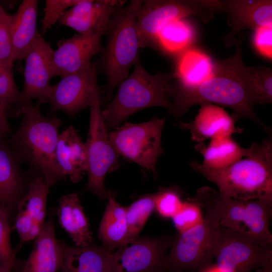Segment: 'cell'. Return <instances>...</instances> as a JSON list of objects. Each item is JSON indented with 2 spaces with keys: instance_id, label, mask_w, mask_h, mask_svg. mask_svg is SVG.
<instances>
[{
  "instance_id": "1",
  "label": "cell",
  "mask_w": 272,
  "mask_h": 272,
  "mask_svg": "<svg viewBox=\"0 0 272 272\" xmlns=\"http://www.w3.org/2000/svg\"><path fill=\"white\" fill-rule=\"evenodd\" d=\"M238 38L232 56L214 61V74L209 80L193 87L171 84L169 96L173 99L172 114L180 117L193 105L216 104L230 108L236 120L246 118L256 122L266 131L270 129L254 112L256 95L243 61L240 34Z\"/></svg>"
},
{
  "instance_id": "2",
  "label": "cell",
  "mask_w": 272,
  "mask_h": 272,
  "mask_svg": "<svg viewBox=\"0 0 272 272\" xmlns=\"http://www.w3.org/2000/svg\"><path fill=\"white\" fill-rule=\"evenodd\" d=\"M251 153L221 169H211L193 160L190 167L217 187L226 198L272 199V140L269 137L250 146Z\"/></svg>"
},
{
  "instance_id": "3",
  "label": "cell",
  "mask_w": 272,
  "mask_h": 272,
  "mask_svg": "<svg viewBox=\"0 0 272 272\" xmlns=\"http://www.w3.org/2000/svg\"><path fill=\"white\" fill-rule=\"evenodd\" d=\"M21 112V123L8 141L21 162L28 166L30 172L43 177L50 187L66 178L55 157L62 122L55 115L43 116L38 106L31 103L22 107Z\"/></svg>"
},
{
  "instance_id": "4",
  "label": "cell",
  "mask_w": 272,
  "mask_h": 272,
  "mask_svg": "<svg viewBox=\"0 0 272 272\" xmlns=\"http://www.w3.org/2000/svg\"><path fill=\"white\" fill-rule=\"evenodd\" d=\"M131 75L117 87L116 95L103 110L107 129L117 127L133 113L146 108L160 106L171 113L172 103L166 98L171 84L177 78L175 72L151 75L143 67L140 59Z\"/></svg>"
},
{
  "instance_id": "5",
  "label": "cell",
  "mask_w": 272,
  "mask_h": 272,
  "mask_svg": "<svg viewBox=\"0 0 272 272\" xmlns=\"http://www.w3.org/2000/svg\"><path fill=\"white\" fill-rule=\"evenodd\" d=\"M143 3L141 0L131 1L109 20L106 46L99 61L107 79V97L128 77L129 69L140 59L137 20Z\"/></svg>"
},
{
  "instance_id": "6",
  "label": "cell",
  "mask_w": 272,
  "mask_h": 272,
  "mask_svg": "<svg viewBox=\"0 0 272 272\" xmlns=\"http://www.w3.org/2000/svg\"><path fill=\"white\" fill-rule=\"evenodd\" d=\"M193 199L199 205H207L214 208L219 215L220 226L262 244L272 245L269 228L272 199L224 198L218 191L208 186L197 189Z\"/></svg>"
},
{
  "instance_id": "7",
  "label": "cell",
  "mask_w": 272,
  "mask_h": 272,
  "mask_svg": "<svg viewBox=\"0 0 272 272\" xmlns=\"http://www.w3.org/2000/svg\"><path fill=\"white\" fill-rule=\"evenodd\" d=\"M206 212L202 222L173 238L165 261L168 272L196 271L214 263L213 249L220 224L216 211L200 206Z\"/></svg>"
},
{
  "instance_id": "8",
  "label": "cell",
  "mask_w": 272,
  "mask_h": 272,
  "mask_svg": "<svg viewBox=\"0 0 272 272\" xmlns=\"http://www.w3.org/2000/svg\"><path fill=\"white\" fill-rule=\"evenodd\" d=\"M217 11H224L222 1L145 0L137 20L140 47L153 45L159 31L172 21L195 16L207 23Z\"/></svg>"
},
{
  "instance_id": "9",
  "label": "cell",
  "mask_w": 272,
  "mask_h": 272,
  "mask_svg": "<svg viewBox=\"0 0 272 272\" xmlns=\"http://www.w3.org/2000/svg\"><path fill=\"white\" fill-rule=\"evenodd\" d=\"M165 121L155 116L142 123L126 122L108 133V138L119 155L143 169L155 171L163 152L161 137Z\"/></svg>"
},
{
  "instance_id": "10",
  "label": "cell",
  "mask_w": 272,
  "mask_h": 272,
  "mask_svg": "<svg viewBox=\"0 0 272 272\" xmlns=\"http://www.w3.org/2000/svg\"><path fill=\"white\" fill-rule=\"evenodd\" d=\"M101 100V97H98L90 107L89 128L85 143L88 175L86 190L105 200L107 198L108 192L104 187V179L107 173L118 166L119 155L108 138Z\"/></svg>"
},
{
  "instance_id": "11",
  "label": "cell",
  "mask_w": 272,
  "mask_h": 272,
  "mask_svg": "<svg viewBox=\"0 0 272 272\" xmlns=\"http://www.w3.org/2000/svg\"><path fill=\"white\" fill-rule=\"evenodd\" d=\"M213 256L220 272H252L272 265V245L262 244L220 225Z\"/></svg>"
},
{
  "instance_id": "12",
  "label": "cell",
  "mask_w": 272,
  "mask_h": 272,
  "mask_svg": "<svg viewBox=\"0 0 272 272\" xmlns=\"http://www.w3.org/2000/svg\"><path fill=\"white\" fill-rule=\"evenodd\" d=\"M173 238H135L112 252L109 272H150L165 269L166 256Z\"/></svg>"
},
{
  "instance_id": "13",
  "label": "cell",
  "mask_w": 272,
  "mask_h": 272,
  "mask_svg": "<svg viewBox=\"0 0 272 272\" xmlns=\"http://www.w3.org/2000/svg\"><path fill=\"white\" fill-rule=\"evenodd\" d=\"M97 76V68L91 63L51 86L49 100L51 111H62L72 117L82 109L91 107L101 97Z\"/></svg>"
},
{
  "instance_id": "14",
  "label": "cell",
  "mask_w": 272,
  "mask_h": 272,
  "mask_svg": "<svg viewBox=\"0 0 272 272\" xmlns=\"http://www.w3.org/2000/svg\"><path fill=\"white\" fill-rule=\"evenodd\" d=\"M53 53L49 43L38 32L24 58V84L19 99L20 112L22 107L31 103L32 99L37 100L39 103L49 102Z\"/></svg>"
},
{
  "instance_id": "15",
  "label": "cell",
  "mask_w": 272,
  "mask_h": 272,
  "mask_svg": "<svg viewBox=\"0 0 272 272\" xmlns=\"http://www.w3.org/2000/svg\"><path fill=\"white\" fill-rule=\"evenodd\" d=\"M106 32L100 31L90 36L76 34L59 41L51 63V78H62L89 66L92 57L103 49L101 37Z\"/></svg>"
},
{
  "instance_id": "16",
  "label": "cell",
  "mask_w": 272,
  "mask_h": 272,
  "mask_svg": "<svg viewBox=\"0 0 272 272\" xmlns=\"http://www.w3.org/2000/svg\"><path fill=\"white\" fill-rule=\"evenodd\" d=\"M124 3L115 0H81L66 10L58 21L60 25L70 27L84 36L100 31L106 32L111 17Z\"/></svg>"
},
{
  "instance_id": "17",
  "label": "cell",
  "mask_w": 272,
  "mask_h": 272,
  "mask_svg": "<svg viewBox=\"0 0 272 272\" xmlns=\"http://www.w3.org/2000/svg\"><path fill=\"white\" fill-rule=\"evenodd\" d=\"M229 16L231 30L224 38L226 46L237 44L236 36L243 30H255L272 25L271 0H226L222 1Z\"/></svg>"
},
{
  "instance_id": "18",
  "label": "cell",
  "mask_w": 272,
  "mask_h": 272,
  "mask_svg": "<svg viewBox=\"0 0 272 272\" xmlns=\"http://www.w3.org/2000/svg\"><path fill=\"white\" fill-rule=\"evenodd\" d=\"M200 106L192 121L181 122L179 125L181 129L189 131L193 141L202 144L208 139L231 136L234 133L242 131L241 128L236 127V120L224 108L210 103L202 104Z\"/></svg>"
},
{
  "instance_id": "19",
  "label": "cell",
  "mask_w": 272,
  "mask_h": 272,
  "mask_svg": "<svg viewBox=\"0 0 272 272\" xmlns=\"http://www.w3.org/2000/svg\"><path fill=\"white\" fill-rule=\"evenodd\" d=\"M22 163L7 137H0V206L10 209L18 205L26 193L28 182L25 180Z\"/></svg>"
},
{
  "instance_id": "20",
  "label": "cell",
  "mask_w": 272,
  "mask_h": 272,
  "mask_svg": "<svg viewBox=\"0 0 272 272\" xmlns=\"http://www.w3.org/2000/svg\"><path fill=\"white\" fill-rule=\"evenodd\" d=\"M63 246L56 240L50 217L35 238L33 248L22 272H57L63 259Z\"/></svg>"
},
{
  "instance_id": "21",
  "label": "cell",
  "mask_w": 272,
  "mask_h": 272,
  "mask_svg": "<svg viewBox=\"0 0 272 272\" xmlns=\"http://www.w3.org/2000/svg\"><path fill=\"white\" fill-rule=\"evenodd\" d=\"M57 164L63 174L73 183L81 180L87 171L85 143L72 126L59 133L55 150Z\"/></svg>"
},
{
  "instance_id": "22",
  "label": "cell",
  "mask_w": 272,
  "mask_h": 272,
  "mask_svg": "<svg viewBox=\"0 0 272 272\" xmlns=\"http://www.w3.org/2000/svg\"><path fill=\"white\" fill-rule=\"evenodd\" d=\"M38 4L37 0H24L12 17L11 37L14 61L25 58L38 33Z\"/></svg>"
},
{
  "instance_id": "23",
  "label": "cell",
  "mask_w": 272,
  "mask_h": 272,
  "mask_svg": "<svg viewBox=\"0 0 272 272\" xmlns=\"http://www.w3.org/2000/svg\"><path fill=\"white\" fill-rule=\"evenodd\" d=\"M57 214L60 226L75 246H85L92 243L88 220L77 193L67 194L59 199Z\"/></svg>"
},
{
  "instance_id": "24",
  "label": "cell",
  "mask_w": 272,
  "mask_h": 272,
  "mask_svg": "<svg viewBox=\"0 0 272 272\" xmlns=\"http://www.w3.org/2000/svg\"><path fill=\"white\" fill-rule=\"evenodd\" d=\"M104 246H63V259L60 272H109L112 254Z\"/></svg>"
},
{
  "instance_id": "25",
  "label": "cell",
  "mask_w": 272,
  "mask_h": 272,
  "mask_svg": "<svg viewBox=\"0 0 272 272\" xmlns=\"http://www.w3.org/2000/svg\"><path fill=\"white\" fill-rule=\"evenodd\" d=\"M203 156L201 164L211 169H221L228 167L240 159L248 156L251 148H244L231 136H223L210 140L207 146L198 144L196 147Z\"/></svg>"
},
{
  "instance_id": "26",
  "label": "cell",
  "mask_w": 272,
  "mask_h": 272,
  "mask_svg": "<svg viewBox=\"0 0 272 272\" xmlns=\"http://www.w3.org/2000/svg\"><path fill=\"white\" fill-rule=\"evenodd\" d=\"M108 203L100 224L98 235L104 247L112 252L126 241L127 225L125 208L108 192Z\"/></svg>"
},
{
  "instance_id": "27",
  "label": "cell",
  "mask_w": 272,
  "mask_h": 272,
  "mask_svg": "<svg viewBox=\"0 0 272 272\" xmlns=\"http://www.w3.org/2000/svg\"><path fill=\"white\" fill-rule=\"evenodd\" d=\"M214 70V61L210 56L197 49L189 50L178 61L175 85L182 87L198 86L212 77Z\"/></svg>"
},
{
  "instance_id": "28",
  "label": "cell",
  "mask_w": 272,
  "mask_h": 272,
  "mask_svg": "<svg viewBox=\"0 0 272 272\" xmlns=\"http://www.w3.org/2000/svg\"><path fill=\"white\" fill-rule=\"evenodd\" d=\"M49 186L44 179L34 176L28 182L26 192L18 205V211L29 215L35 223L44 224Z\"/></svg>"
},
{
  "instance_id": "29",
  "label": "cell",
  "mask_w": 272,
  "mask_h": 272,
  "mask_svg": "<svg viewBox=\"0 0 272 272\" xmlns=\"http://www.w3.org/2000/svg\"><path fill=\"white\" fill-rule=\"evenodd\" d=\"M194 32L192 26L183 19L170 22L158 34L156 42L165 51L177 53L185 48L193 41Z\"/></svg>"
},
{
  "instance_id": "30",
  "label": "cell",
  "mask_w": 272,
  "mask_h": 272,
  "mask_svg": "<svg viewBox=\"0 0 272 272\" xmlns=\"http://www.w3.org/2000/svg\"><path fill=\"white\" fill-rule=\"evenodd\" d=\"M154 196V193L144 195L128 207H125L127 225L126 242L137 237L155 210Z\"/></svg>"
},
{
  "instance_id": "31",
  "label": "cell",
  "mask_w": 272,
  "mask_h": 272,
  "mask_svg": "<svg viewBox=\"0 0 272 272\" xmlns=\"http://www.w3.org/2000/svg\"><path fill=\"white\" fill-rule=\"evenodd\" d=\"M246 71L255 93L257 104L272 102V70L263 65L246 66Z\"/></svg>"
},
{
  "instance_id": "32",
  "label": "cell",
  "mask_w": 272,
  "mask_h": 272,
  "mask_svg": "<svg viewBox=\"0 0 272 272\" xmlns=\"http://www.w3.org/2000/svg\"><path fill=\"white\" fill-rule=\"evenodd\" d=\"M177 187H161L155 193V210L161 217L172 218L181 208L183 201Z\"/></svg>"
},
{
  "instance_id": "33",
  "label": "cell",
  "mask_w": 272,
  "mask_h": 272,
  "mask_svg": "<svg viewBox=\"0 0 272 272\" xmlns=\"http://www.w3.org/2000/svg\"><path fill=\"white\" fill-rule=\"evenodd\" d=\"M171 219L178 233H183L202 222V208L193 198H188Z\"/></svg>"
},
{
  "instance_id": "34",
  "label": "cell",
  "mask_w": 272,
  "mask_h": 272,
  "mask_svg": "<svg viewBox=\"0 0 272 272\" xmlns=\"http://www.w3.org/2000/svg\"><path fill=\"white\" fill-rule=\"evenodd\" d=\"M12 16L0 7V66L13 68V56L11 37Z\"/></svg>"
},
{
  "instance_id": "35",
  "label": "cell",
  "mask_w": 272,
  "mask_h": 272,
  "mask_svg": "<svg viewBox=\"0 0 272 272\" xmlns=\"http://www.w3.org/2000/svg\"><path fill=\"white\" fill-rule=\"evenodd\" d=\"M20 92L16 85L13 68L0 66V103L5 108L13 106Z\"/></svg>"
},
{
  "instance_id": "36",
  "label": "cell",
  "mask_w": 272,
  "mask_h": 272,
  "mask_svg": "<svg viewBox=\"0 0 272 272\" xmlns=\"http://www.w3.org/2000/svg\"><path fill=\"white\" fill-rule=\"evenodd\" d=\"M81 0H46L44 9V15L42 21L41 34L46 31L58 21L60 17L70 7L79 3Z\"/></svg>"
},
{
  "instance_id": "37",
  "label": "cell",
  "mask_w": 272,
  "mask_h": 272,
  "mask_svg": "<svg viewBox=\"0 0 272 272\" xmlns=\"http://www.w3.org/2000/svg\"><path fill=\"white\" fill-rule=\"evenodd\" d=\"M9 210V208L0 206V263L15 261V252L10 242Z\"/></svg>"
},
{
  "instance_id": "38",
  "label": "cell",
  "mask_w": 272,
  "mask_h": 272,
  "mask_svg": "<svg viewBox=\"0 0 272 272\" xmlns=\"http://www.w3.org/2000/svg\"><path fill=\"white\" fill-rule=\"evenodd\" d=\"M253 45L262 56L272 58V25L261 26L254 30Z\"/></svg>"
},
{
  "instance_id": "39",
  "label": "cell",
  "mask_w": 272,
  "mask_h": 272,
  "mask_svg": "<svg viewBox=\"0 0 272 272\" xmlns=\"http://www.w3.org/2000/svg\"><path fill=\"white\" fill-rule=\"evenodd\" d=\"M34 224L33 220L29 215L23 211H18L15 224V229L19 237L20 247L24 243L27 242L29 234Z\"/></svg>"
},
{
  "instance_id": "40",
  "label": "cell",
  "mask_w": 272,
  "mask_h": 272,
  "mask_svg": "<svg viewBox=\"0 0 272 272\" xmlns=\"http://www.w3.org/2000/svg\"><path fill=\"white\" fill-rule=\"evenodd\" d=\"M5 109L0 103V137H8L11 133Z\"/></svg>"
},
{
  "instance_id": "41",
  "label": "cell",
  "mask_w": 272,
  "mask_h": 272,
  "mask_svg": "<svg viewBox=\"0 0 272 272\" xmlns=\"http://www.w3.org/2000/svg\"><path fill=\"white\" fill-rule=\"evenodd\" d=\"M15 262V261L0 263V272H11Z\"/></svg>"
},
{
  "instance_id": "42",
  "label": "cell",
  "mask_w": 272,
  "mask_h": 272,
  "mask_svg": "<svg viewBox=\"0 0 272 272\" xmlns=\"http://www.w3.org/2000/svg\"><path fill=\"white\" fill-rule=\"evenodd\" d=\"M254 272H272V265L255 270Z\"/></svg>"
},
{
  "instance_id": "43",
  "label": "cell",
  "mask_w": 272,
  "mask_h": 272,
  "mask_svg": "<svg viewBox=\"0 0 272 272\" xmlns=\"http://www.w3.org/2000/svg\"><path fill=\"white\" fill-rule=\"evenodd\" d=\"M150 272H168L167 270H162V271H150Z\"/></svg>"
},
{
  "instance_id": "44",
  "label": "cell",
  "mask_w": 272,
  "mask_h": 272,
  "mask_svg": "<svg viewBox=\"0 0 272 272\" xmlns=\"http://www.w3.org/2000/svg\"><path fill=\"white\" fill-rule=\"evenodd\" d=\"M188 272H199V270L196 271H188Z\"/></svg>"
},
{
  "instance_id": "45",
  "label": "cell",
  "mask_w": 272,
  "mask_h": 272,
  "mask_svg": "<svg viewBox=\"0 0 272 272\" xmlns=\"http://www.w3.org/2000/svg\"><path fill=\"white\" fill-rule=\"evenodd\" d=\"M1 6V5H0V7Z\"/></svg>"
}]
</instances>
